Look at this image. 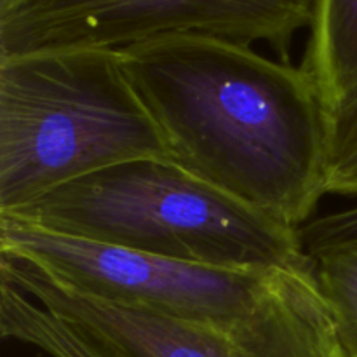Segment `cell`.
I'll use <instances>...</instances> for the list:
<instances>
[{"instance_id":"9","label":"cell","mask_w":357,"mask_h":357,"mask_svg":"<svg viewBox=\"0 0 357 357\" xmlns=\"http://www.w3.org/2000/svg\"><path fill=\"white\" fill-rule=\"evenodd\" d=\"M326 192L357 197V100L331 124Z\"/></svg>"},{"instance_id":"1","label":"cell","mask_w":357,"mask_h":357,"mask_svg":"<svg viewBox=\"0 0 357 357\" xmlns=\"http://www.w3.org/2000/svg\"><path fill=\"white\" fill-rule=\"evenodd\" d=\"M119 52L173 162L289 229L314 218L328 195L331 121L302 66L208 35Z\"/></svg>"},{"instance_id":"3","label":"cell","mask_w":357,"mask_h":357,"mask_svg":"<svg viewBox=\"0 0 357 357\" xmlns=\"http://www.w3.org/2000/svg\"><path fill=\"white\" fill-rule=\"evenodd\" d=\"M2 215L61 236L204 267L274 271L309 260L298 230L167 157L115 164Z\"/></svg>"},{"instance_id":"4","label":"cell","mask_w":357,"mask_h":357,"mask_svg":"<svg viewBox=\"0 0 357 357\" xmlns=\"http://www.w3.org/2000/svg\"><path fill=\"white\" fill-rule=\"evenodd\" d=\"M0 281L86 326L122 357H347L310 258L278 268L258 305L230 324L188 323L96 302L7 255H0Z\"/></svg>"},{"instance_id":"10","label":"cell","mask_w":357,"mask_h":357,"mask_svg":"<svg viewBox=\"0 0 357 357\" xmlns=\"http://www.w3.org/2000/svg\"><path fill=\"white\" fill-rule=\"evenodd\" d=\"M298 234L309 258L330 248L357 244V206L312 218Z\"/></svg>"},{"instance_id":"7","label":"cell","mask_w":357,"mask_h":357,"mask_svg":"<svg viewBox=\"0 0 357 357\" xmlns=\"http://www.w3.org/2000/svg\"><path fill=\"white\" fill-rule=\"evenodd\" d=\"M302 68L331 124L357 100V0H316Z\"/></svg>"},{"instance_id":"2","label":"cell","mask_w":357,"mask_h":357,"mask_svg":"<svg viewBox=\"0 0 357 357\" xmlns=\"http://www.w3.org/2000/svg\"><path fill=\"white\" fill-rule=\"evenodd\" d=\"M146 157H167V150L121 52L61 49L0 58V215Z\"/></svg>"},{"instance_id":"8","label":"cell","mask_w":357,"mask_h":357,"mask_svg":"<svg viewBox=\"0 0 357 357\" xmlns=\"http://www.w3.org/2000/svg\"><path fill=\"white\" fill-rule=\"evenodd\" d=\"M347 357H357V244L330 248L310 258Z\"/></svg>"},{"instance_id":"11","label":"cell","mask_w":357,"mask_h":357,"mask_svg":"<svg viewBox=\"0 0 357 357\" xmlns=\"http://www.w3.org/2000/svg\"><path fill=\"white\" fill-rule=\"evenodd\" d=\"M20 2H21V0H0V14L10 10L14 6H17Z\"/></svg>"},{"instance_id":"6","label":"cell","mask_w":357,"mask_h":357,"mask_svg":"<svg viewBox=\"0 0 357 357\" xmlns=\"http://www.w3.org/2000/svg\"><path fill=\"white\" fill-rule=\"evenodd\" d=\"M316 0H21L0 14V58L61 49H110L166 37L208 35L265 42L289 61L314 20Z\"/></svg>"},{"instance_id":"5","label":"cell","mask_w":357,"mask_h":357,"mask_svg":"<svg viewBox=\"0 0 357 357\" xmlns=\"http://www.w3.org/2000/svg\"><path fill=\"white\" fill-rule=\"evenodd\" d=\"M0 255L21 258L70 291L136 312L202 324L246 317L275 271H229L61 236L0 215Z\"/></svg>"}]
</instances>
